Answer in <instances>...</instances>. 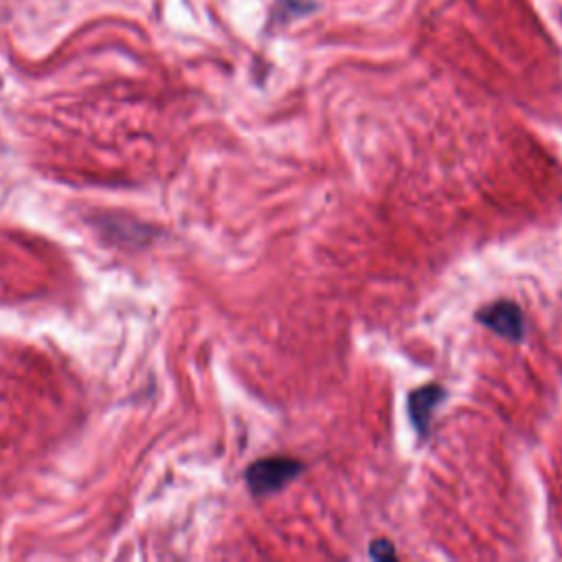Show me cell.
Listing matches in <instances>:
<instances>
[{
	"mask_svg": "<svg viewBox=\"0 0 562 562\" xmlns=\"http://www.w3.org/2000/svg\"><path fill=\"white\" fill-rule=\"evenodd\" d=\"M303 468L305 465L292 457H263L246 468L244 479L255 496H268L292 483Z\"/></svg>",
	"mask_w": 562,
	"mask_h": 562,
	"instance_id": "6da1fadb",
	"label": "cell"
},
{
	"mask_svg": "<svg viewBox=\"0 0 562 562\" xmlns=\"http://www.w3.org/2000/svg\"><path fill=\"white\" fill-rule=\"evenodd\" d=\"M474 321L496 336L509 340V342H522L527 334V321L522 314V307L516 301L498 299L492 301L474 312Z\"/></svg>",
	"mask_w": 562,
	"mask_h": 562,
	"instance_id": "7a4b0ae2",
	"label": "cell"
},
{
	"mask_svg": "<svg viewBox=\"0 0 562 562\" xmlns=\"http://www.w3.org/2000/svg\"><path fill=\"white\" fill-rule=\"evenodd\" d=\"M446 389L437 382L422 384L419 389H413L406 397V408H408V419L411 426L415 428L419 441H424L430 432L432 426V415L439 408V404L446 400Z\"/></svg>",
	"mask_w": 562,
	"mask_h": 562,
	"instance_id": "3957f363",
	"label": "cell"
},
{
	"mask_svg": "<svg viewBox=\"0 0 562 562\" xmlns=\"http://www.w3.org/2000/svg\"><path fill=\"white\" fill-rule=\"evenodd\" d=\"M369 558L371 560H393V558H397V553H395V547L389 540L380 538V540H373L369 544Z\"/></svg>",
	"mask_w": 562,
	"mask_h": 562,
	"instance_id": "277c9868",
	"label": "cell"
}]
</instances>
